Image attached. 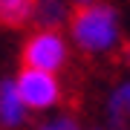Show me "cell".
<instances>
[{
	"label": "cell",
	"instance_id": "obj_5",
	"mask_svg": "<svg viewBox=\"0 0 130 130\" xmlns=\"http://www.w3.org/2000/svg\"><path fill=\"white\" fill-rule=\"evenodd\" d=\"M104 116L113 127H130V78L119 81L104 95Z\"/></svg>",
	"mask_w": 130,
	"mask_h": 130
},
{
	"label": "cell",
	"instance_id": "obj_9",
	"mask_svg": "<svg viewBox=\"0 0 130 130\" xmlns=\"http://www.w3.org/2000/svg\"><path fill=\"white\" fill-rule=\"evenodd\" d=\"M70 3H72V9H84V6H95L101 0H70Z\"/></svg>",
	"mask_w": 130,
	"mask_h": 130
},
{
	"label": "cell",
	"instance_id": "obj_8",
	"mask_svg": "<svg viewBox=\"0 0 130 130\" xmlns=\"http://www.w3.org/2000/svg\"><path fill=\"white\" fill-rule=\"evenodd\" d=\"M35 130H84V127L78 124V119H75L72 113H58L55 110L49 119H43Z\"/></svg>",
	"mask_w": 130,
	"mask_h": 130
},
{
	"label": "cell",
	"instance_id": "obj_11",
	"mask_svg": "<svg viewBox=\"0 0 130 130\" xmlns=\"http://www.w3.org/2000/svg\"><path fill=\"white\" fill-rule=\"evenodd\" d=\"M119 130H130V127H119Z\"/></svg>",
	"mask_w": 130,
	"mask_h": 130
},
{
	"label": "cell",
	"instance_id": "obj_10",
	"mask_svg": "<svg viewBox=\"0 0 130 130\" xmlns=\"http://www.w3.org/2000/svg\"><path fill=\"white\" fill-rule=\"evenodd\" d=\"M93 130H104V127H93Z\"/></svg>",
	"mask_w": 130,
	"mask_h": 130
},
{
	"label": "cell",
	"instance_id": "obj_6",
	"mask_svg": "<svg viewBox=\"0 0 130 130\" xmlns=\"http://www.w3.org/2000/svg\"><path fill=\"white\" fill-rule=\"evenodd\" d=\"M72 14H75V9L70 0H38L32 23L38 29H67Z\"/></svg>",
	"mask_w": 130,
	"mask_h": 130
},
{
	"label": "cell",
	"instance_id": "obj_1",
	"mask_svg": "<svg viewBox=\"0 0 130 130\" xmlns=\"http://www.w3.org/2000/svg\"><path fill=\"white\" fill-rule=\"evenodd\" d=\"M67 35H70L72 46L81 52V55L90 58H101L110 55L121 46V14L113 3H101L95 6H84V9H75L70 26H67Z\"/></svg>",
	"mask_w": 130,
	"mask_h": 130
},
{
	"label": "cell",
	"instance_id": "obj_2",
	"mask_svg": "<svg viewBox=\"0 0 130 130\" xmlns=\"http://www.w3.org/2000/svg\"><path fill=\"white\" fill-rule=\"evenodd\" d=\"M72 41L64 29H32L20 46V67H32L43 72H61L70 64Z\"/></svg>",
	"mask_w": 130,
	"mask_h": 130
},
{
	"label": "cell",
	"instance_id": "obj_4",
	"mask_svg": "<svg viewBox=\"0 0 130 130\" xmlns=\"http://www.w3.org/2000/svg\"><path fill=\"white\" fill-rule=\"evenodd\" d=\"M29 107L20 98L14 78H3L0 81V127L3 130H20L29 121Z\"/></svg>",
	"mask_w": 130,
	"mask_h": 130
},
{
	"label": "cell",
	"instance_id": "obj_7",
	"mask_svg": "<svg viewBox=\"0 0 130 130\" xmlns=\"http://www.w3.org/2000/svg\"><path fill=\"white\" fill-rule=\"evenodd\" d=\"M38 0H0V20L9 29H20L35 20Z\"/></svg>",
	"mask_w": 130,
	"mask_h": 130
},
{
	"label": "cell",
	"instance_id": "obj_3",
	"mask_svg": "<svg viewBox=\"0 0 130 130\" xmlns=\"http://www.w3.org/2000/svg\"><path fill=\"white\" fill-rule=\"evenodd\" d=\"M12 78H14V87H18L20 98L26 101V107L32 113H52L64 101V84H61L58 72L20 67Z\"/></svg>",
	"mask_w": 130,
	"mask_h": 130
}]
</instances>
